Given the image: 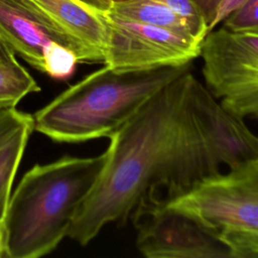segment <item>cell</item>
Returning <instances> with one entry per match:
<instances>
[{
    "mask_svg": "<svg viewBox=\"0 0 258 258\" xmlns=\"http://www.w3.org/2000/svg\"><path fill=\"white\" fill-rule=\"evenodd\" d=\"M219 107L191 69L149 97L108 137L104 164L68 237L86 246L107 225L125 224L141 203L166 202L222 171Z\"/></svg>",
    "mask_w": 258,
    "mask_h": 258,
    "instance_id": "6da1fadb",
    "label": "cell"
},
{
    "mask_svg": "<svg viewBox=\"0 0 258 258\" xmlns=\"http://www.w3.org/2000/svg\"><path fill=\"white\" fill-rule=\"evenodd\" d=\"M105 151L35 164L11 194L4 216L7 258H38L68 237L76 214L95 183Z\"/></svg>",
    "mask_w": 258,
    "mask_h": 258,
    "instance_id": "7a4b0ae2",
    "label": "cell"
},
{
    "mask_svg": "<svg viewBox=\"0 0 258 258\" xmlns=\"http://www.w3.org/2000/svg\"><path fill=\"white\" fill-rule=\"evenodd\" d=\"M190 67L116 72L104 66L38 110L34 130L55 142L109 137L149 97Z\"/></svg>",
    "mask_w": 258,
    "mask_h": 258,
    "instance_id": "3957f363",
    "label": "cell"
},
{
    "mask_svg": "<svg viewBox=\"0 0 258 258\" xmlns=\"http://www.w3.org/2000/svg\"><path fill=\"white\" fill-rule=\"evenodd\" d=\"M227 169L162 203L218 237L228 231H258V158Z\"/></svg>",
    "mask_w": 258,
    "mask_h": 258,
    "instance_id": "277c9868",
    "label": "cell"
},
{
    "mask_svg": "<svg viewBox=\"0 0 258 258\" xmlns=\"http://www.w3.org/2000/svg\"><path fill=\"white\" fill-rule=\"evenodd\" d=\"M200 56L204 85L222 107L258 121V31L211 30Z\"/></svg>",
    "mask_w": 258,
    "mask_h": 258,
    "instance_id": "5b68a950",
    "label": "cell"
},
{
    "mask_svg": "<svg viewBox=\"0 0 258 258\" xmlns=\"http://www.w3.org/2000/svg\"><path fill=\"white\" fill-rule=\"evenodd\" d=\"M0 37L26 62L56 80L82 61L75 42L28 0H0Z\"/></svg>",
    "mask_w": 258,
    "mask_h": 258,
    "instance_id": "8992f818",
    "label": "cell"
},
{
    "mask_svg": "<svg viewBox=\"0 0 258 258\" xmlns=\"http://www.w3.org/2000/svg\"><path fill=\"white\" fill-rule=\"evenodd\" d=\"M108 40L104 64L116 72L182 67L200 56L202 43L158 26L104 13Z\"/></svg>",
    "mask_w": 258,
    "mask_h": 258,
    "instance_id": "52a82bcc",
    "label": "cell"
},
{
    "mask_svg": "<svg viewBox=\"0 0 258 258\" xmlns=\"http://www.w3.org/2000/svg\"><path fill=\"white\" fill-rule=\"evenodd\" d=\"M131 220L136 247L147 258H231L217 235L162 202L141 203Z\"/></svg>",
    "mask_w": 258,
    "mask_h": 258,
    "instance_id": "ba28073f",
    "label": "cell"
},
{
    "mask_svg": "<svg viewBox=\"0 0 258 258\" xmlns=\"http://www.w3.org/2000/svg\"><path fill=\"white\" fill-rule=\"evenodd\" d=\"M78 46L83 62H104L108 27L104 13L80 0H28Z\"/></svg>",
    "mask_w": 258,
    "mask_h": 258,
    "instance_id": "9c48e42d",
    "label": "cell"
},
{
    "mask_svg": "<svg viewBox=\"0 0 258 258\" xmlns=\"http://www.w3.org/2000/svg\"><path fill=\"white\" fill-rule=\"evenodd\" d=\"M33 131V115L16 107L0 109V221L4 219L12 184Z\"/></svg>",
    "mask_w": 258,
    "mask_h": 258,
    "instance_id": "30bf717a",
    "label": "cell"
},
{
    "mask_svg": "<svg viewBox=\"0 0 258 258\" xmlns=\"http://www.w3.org/2000/svg\"><path fill=\"white\" fill-rule=\"evenodd\" d=\"M107 12L127 20L165 28L181 36L198 41L194 37L186 22L166 5L157 0H128L116 2L112 4Z\"/></svg>",
    "mask_w": 258,
    "mask_h": 258,
    "instance_id": "8fae6325",
    "label": "cell"
},
{
    "mask_svg": "<svg viewBox=\"0 0 258 258\" xmlns=\"http://www.w3.org/2000/svg\"><path fill=\"white\" fill-rule=\"evenodd\" d=\"M40 91V86L18 60L0 63V109L14 108L27 95Z\"/></svg>",
    "mask_w": 258,
    "mask_h": 258,
    "instance_id": "7c38bea8",
    "label": "cell"
},
{
    "mask_svg": "<svg viewBox=\"0 0 258 258\" xmlns=\"http://www.w3.org/2000/svg\"><path fill=\"white\" fill-rule=\"evenodd\" d=\"M166 5L189 26L194 37L203 42L209 33L207 23L192 0H157Z\"/></svg>",
    "mask_w": 258,
    "mask_h": 258,
    "instance_id": "4fadbf2b",
    "label": "cell"
},
{
    "mask_svg": "<svg viewBox=\"0 0 258 258\" xmlns=\"http://www.w3.org/2000/svg\"><path fill=\"white\" fill-rule=\"evenodd\" d=\"M219 238L228 247L231 258H258V231H228Z\"/></svg>",
    "mask_w": 258,
    "mask_h": 258,
    "instance_id": "5bb4252c",
    "label": "cell"
},
{
    "mask_svg": "<svg viewBox=\"0 0 258 258\" xmlns=\"http://www.w3.org/2000/svg\"><path fill=\"white\" fill-rule=\"evenodd\" d=\"M223 22L231 31H258V0H246Z\"/></svg>",
    "mask_w": 258,
    "mask_h": 258,
    "instance_id": "9a60e30c",
    "label": "cell"
},
{
    "mask_svg": "<svg viewBox=\"0 0 258 258\" xmlns=\"http://www.w3.org/2000/svg\"><path fill=\"white\" fill-rule=\"evenodd\" d=\"M224 1L225 0H192V2L196 4V6L201 11V13L207 23L209 32L214 29L213 28L214 21L217 17L218 11Z\"/></svg>",
    "mask_w": 258,
    "mask_h": 258,
    "instance_id": "2e32d148",
    "label": "cell"
},
{
    "mask_svg": "<svg viewBox=\"0 0 258 258\" xmlns=\"http://www.w3.org/2000/svg\"><path fill=\"white\" fill-rule=\"evenodd\" d=\"M246 0H225L219 11H218V14H217V17L214 21V25H213V28L216 27L219 23L223 22L225 20V18L231 14L235 9H237L238 7H240Z\"/></svg>",
    "mask_w": 258,
    "mask_h": 258,
    "instance_id": "e0dca14e",
    "label": "cell"
},
{
    "mask_svg": "<svg viewBox=\"0 0 258 258\" xmlns=\"http://www.w3.org/2000/svg\"><path fill=\"white\" fill-rule=\"evenodd\" d=\"M80 1L101 13H106L107 11H109V9L113 4L112 0H80Z\"/></svg>",
    "mask_w": 258,
    "mask_h": 258,
    "instance_id": "ac0fdd59",
    "label": "cell"
},
{
    "mask_svg": "<svg viewBox=\"0 0 258 258\" xmlns=\"http://www.w3.org/2000/svg\"><path fill=\"white\" fill-rule=\"evenodd\" d=\"M0 58L4 62H15L17 61L15 52L4 42L0 37Z\"/></svg>",
    "mask_w": 258,
    "mask_h": 258,
    "instance_id": "d6986e66",
    "label": "cell"
},
{
    "mask_svg": "<svg viewBox=\"0 0 258 258\" xmlns=\"http://www.w3.org/2000/svg\"><path fill=\"white\" fill-rule=\"evenodd\" d=\"M0 258H7V231L4 221H0Z\"/></svg>",
    "mask_w": 258,
    "mask_h": 258,
    "instance_id": "ffe728a7",
    "label": "cell"
},
{
    "mask_svg": "<svg viewBox=\"0 0 258 258\" xmlns=\"http://www.w3.org/2000/svg\"><path fill=\"white\" fill-rule=\"evenodd\" d=\"M123 1H128V0H112L113 3H116V2H123Z\"/></svg>",
    "mask_w": 258,
    "mask_h": 258,
    "instance_id": "44dd1931",
    "label": "cell"
},
{
    "mask_svg": "<svg viewBox=\"0 0 258 258\" xmlns=\"http://www.w3.org/2000/svg\"><path fill=\"white\" fill-rule=\"evenodd\" d=\"M1 62H4V61H3V60L0 58V63H1Z\"/></svg>",
    "mask_w": 258,
    "mask_h": 258,
    "instance_id": "7402d4cb",
    "label": "cell"
}]
</instances>
